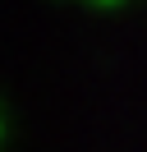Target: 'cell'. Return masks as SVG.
I'll return each mask as SVG.
<instances>
[{"instance_id": "cell-1", "label": "cell", "mask_w": 147, "mask_h": 152, "mask_svg": "<svg viewBox=\"0 0 147 152\" xmlns=\"http://www.w3.org/2000/svg\"><path fill=\"white\" fill-rule=\"evenodd\" d=\"M92 10H115V5H124V0H87Z\"/></svg>"}, {"instance_id": "cell-2", "label": "cell", "mask_w": 147, "mask_h": 152, "mask_svg": "<svg viewBox=\"0 0 147 152\" xmlns=\"http://www.w3.org/2000/svg\"><path fill=\"white\" fill-rule=\"evenodd\" d=\"M0 143H5V115H0Z\"/></svg>"}]
</instances>
